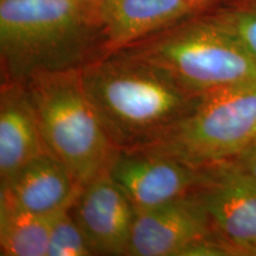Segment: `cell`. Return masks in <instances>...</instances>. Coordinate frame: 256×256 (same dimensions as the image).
<instances>
[{"label": "cell", "instance_id": "cell-3", "mask_svg": "<svg viewBox=\"0 0 256 256\" xmlns=\"http://www.w3.org/2000/svg\"><path fill=\"white\" fill-rule=\"evenodd\" d=\"M50 152L80 186L107 174L116 147L81 80V69L46 72L24 82Z\"/></svg>", "mask_w": 256, "mask_h": 256}, {"label": "cell", "instance_id": "cell-4", "mask_svg": "<svg viewBox=\"0 0 256 256\" xmlns=\"http://www.w3.org/2000/svg\"><path fill=\"white\" fill-rule=\"evenodd\" d=\"M124 50L158 64L198 94L256 82V60L204 14L192 16Z\"/></svg>", "mask_w": 256, "mask_h": 256}, {"label": "cell", "instance_id": "cell-17", "mask_svg": "<svg viewBox=\"0 0 256 256\" xmlns=\"http://www.w3.org/2000/svg\"><path fill=\"white\" fill-rule=\"evenodd\" d=\"M194 14H203L210 10L217 8L226 0H183Z\"/></svg>", "mask_w": 256, "mask_h": 256}, {"label": "cell", "instance_id": "cell-18", "mask_svg": "<svg viewBox=\"0 0 256 256\" xmlns=\"http://www.w3.org/2000/svg\"><path fill=\"white\" fill-rule=\"evenodd\" d=\"M78 2L82 6H84L86 8L89 10V11H90L92 14H94V11H95L96 6H98V2H100V0H78Z\"/></svg>", "mask_w": 256, "mask_h": 256}, {"label": "cell", "instance_id": "cell-12", "mask_svg": "<svg viewBox=\"0 0 256 256\" xmlns=\"http://www.w3.org/2000/svg\"><path fill=\"white\" fill-rule=\"evenodd\" d=\"M51 153L23 82H2L0 184L38 156Z\"/></svg>", "mask_w": 256, "mask_h": 256}, {"label": "cell", "instance_id": "cell-14", "mask_svg": "<svg viewBox=\"0 0 256 256\" xmlns=\"http://www.w3.org/2000/svg\"><path fill=\"white\" fill-rule=\"evenodd\" d=\"M203 14L235 38L256 60V0H226Z\"/></svg>", "mask_w": 256, "mask_h": 256}, {"label": "cell", "instance_id": "cell-15", "mask_svg": "<svg viewBox=\"0 0 256 256\" xmlns=\"http://www.w3.org/2000/svg\"><path fill=\"white\" fill-rule=\"evenodd\" d=\"M70 206L60 211L54 218L49 247H48V256L92 255L87 240L70 214Z\"/></svg>", "mask_w": 256, "mask_h": 256}, {"label": "cell", "instance_id": "cell-1", "mask_svg": "<svg viewBox=\"0 0 256 256\" xmlns=\"http://www.w3.org/2000/svg\"><path fill=\"white\" fill-rule=\"evenodd\" d=\"M81 80L116 148L158 142L194 110L202 96L158 64L128 50L86 64Z\"/></svg>", "mask_w": 256, "mask_h": 256}, {"label": "cell", "instance_id": "cell-13", "mask_svg": "<svg viewBox=\"0 0 256 256\" xmlns=\"http://www.w3.org/2000/svg\"><path fill=\"white\" fill-rule=\"evenodd\" d=\"M56 215H37L0 202V255L48 256Z\"/></svg>", "mask_w": 256, "mask_h": 256}, {"label": "cell", "instance_id": "cell-7", "mask_svg": "<svg viewBox=\"0 0 256 256\" xmlns=\"http://www.w3.org/2000/svg\"><path fill=\"white\" fill-rule=\"evenodd\" d=\"M107 174L136 210H145L186 196L202 179L203 168L147 147L118 148Z\"/></svg>", "mask_w": 256, "mask_h": 256}, {"label": "cell", "instance_id": "cell-8", "mask_svg": "<svg viewBox=\"0 0 256 256\" xmlns=\"http://www.w3.org/2000/svg\"><path fill=\"white\" fill-rule=\"evenodd\" d=\"M210 242L220 241L203 209L188 194L151 209L136 210L127 255H194L198 247Z\"/></svg>", "mask_w": 256, "mask_h": 256}, {"label": "cell", "instance_id": "cell-9", "mask_svg": "<svg viewBox=\"0 0 256 256\" xmlns=\"http://www.w3.org/2000/svg\"><path fill=\"white\" fill-rule=\"evenodd\" d=\"M70 214L92 255H127L136 210L108 174L81 188Z\"/></svg>", "mask_w": 256, "mask_h": 256}, {"label": "cell", "instance_id": "cell-6", "mask_svg": "<svg viewBox=\"0 0 256 256\" xmlns=\"http://www.w3.org/2000/svg\"><path fill=\"white\" fill-rule=\"evenodd\" d=\"M232 255H256V184L224 164L203 168L188 192Z\"/></svg>", "mask_w": 256, "mask_h": 256}, {"label": "cell", "instance_id": "cell-5", "mask_svg": "<svg viewBox=\"0 0 256 256\" xmlns=\"http://www.w3.org/2000/svg\"><path fill=\"white\" fill-rule=\"evenodd\" d=\"M256 140V82L204 92L194 110L147 148L196 168L229 162Z\"/></svg>", "mask_w": 256, "mask_h": 256}, {"label": "cell", "instance_id": "cell-16", "mask_svg": "<svg viewBox=\"0 0 256 256\" xmlns=\"http://www.w3.org/2000/svg\"><path fill=\"white\" fill-rule=\"evenodd\" d=\"M223 164L256 184V140L238 156Z\"/></svg>", "mask_w": 256, "mask_h": 256}, {"label": "cell", "instance_id": "cell-2", "mask_svg": "<svg viewBox=\"0 0 256 256\" xmlns=\"http://www.w3.org/2000/svg\"><path fill=\"white\" fill-rule=\"evenodd\" d=\"M102 55L100 28L78 0H0L2 82L81 69Z\"/></svg>", "mask_w": 256, "mask_h": 256}, {"label": "cell", "instance_id": "cell-11", "mask_svg": "<svg viewBox=\"0 0 256 256\" xmlns=\"http://www.w3.org/2000/svg\"><path fill=\"white\" fill-rule=\"evenodd\" d=\"M81 186L52 153L38 156L0 186V202L43 216H54L72 204Z\"/></svg>", "mask_w": 256, "mask_h": 256}, {"label": "cell", "instance_id": "cell-10", "mask_svg": "<svg viewBox=\"0 0 256 256\" xmlns=\"http://www.w3.org/2000/svg\"><path fill=\"white\" fill-rule=\"evenodd\" d=\"M192 16L183 0H100L94 11L106 54L132 46Z\"/></svg>", "mask_w": 256, "mask_h": 256}]
</instances>
